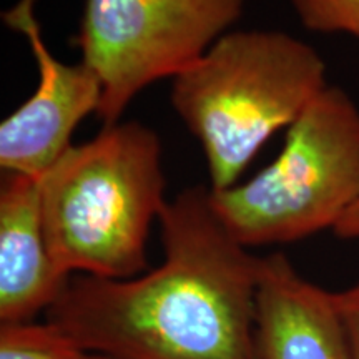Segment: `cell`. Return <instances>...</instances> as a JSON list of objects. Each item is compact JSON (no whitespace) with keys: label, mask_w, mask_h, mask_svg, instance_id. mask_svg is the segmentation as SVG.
<instances>
[{"label":"cell","mask_w":359,"mask_h":359,"mask_svg":"<svg viewBox=\"0 0 359 359\" xmlns=\"http://www.w3.org/2000/svg\"><path fill=\"white\" fill-rule=\"evenodd\" d=\"M215 213L245 248L334 231L359 203V107L327 85L286 130L275 161L245 183L210 190Z\"/></svg>","instance_id":"obj_4"},{"label":"cell","mask_w":359,"mask_h":359,"mask_svg":"<svg viewBox=\"0 0 359 359\" xmlns=\"http://www.w3.org/2000/svg\"><path fill=\"white\" fill-rule=\"evenodd\" d=\"M334 233L344 240H359V203L353 206L334 228Z\"/></svg>","instance_id":"obj_12"},{"label":"cell","mask_w":359,"mask_h":359,"mask_svg":"<svg viewBox=\"0 0 359 359\" xmlns=\"http://www.w3.org/2000/svg\"><path fill=\"white\" fill-rule=\"evenodd\" d=\"M313 45L278 30L226 32L173 79L172 105L203 148L210 190L235 187L276 132L327 87Z\"/></svg>","instance_id":"obj_3"},{"label":"cell","mask_w":359,"mask_h":359,"mask_svg":"<svg viewBox=\"0 0 359 359\" xmlns=\"http://www.w3.org/2000/svg\"><path fill=\"white\" fill-rule=\"evenodd\" d=\"M35 0H20L2 13L6 25L24 32L39 67L34 95L0 125V167L42 178L72 145L75 128L90 114H97L102 85L93 70L64 64L48 50L34 15Z\"/></svg>","instance_id":"obj_6"},{"label":"cell","mask_w":359,"mask_h":359,"mask_svg":"<svg viewBox=\"0 0 359 359\" xmlns=\"http://www.w3.org/2000/svg\"><path fill=\"white\" fill-rule=\"evenodd\" d=\"M255 359H353L334 293L303 278L283 253L262 258Z\"/></svg>","instance_id":"obj_7"},{"label":"cell","mask_w":359,"mask_h":359,"mask_svg":"<svg viewBox=\"0 0 359 359\" xmlns=\"http://www.w3.org/2000/svg\"><path fill=\"white\" fill-rule=\"evenodd\" d=\"M161 143L140 122L105 125L40 178L48 253L67 276L128 280L147 269V238L163 212Z\"/></svg>","instance_id":"obj_2"},{"label":"cell","mask_w":359,"mask_h":359,"mask_svg":"<svg viewBox=\"0 0 359 359\" xmlns=\"http://www.w3.org/2000/svg\"><path fill=\"white\" fill-rule=\"evenodd\" d=\"M308 30L344 34L359 40V0H291Z\"/></svg>","instance_id":"obj_10"},{"label":"cell","mask_w":359,"mask_h":359,"mask_svg":"<svg viewBox=\"0 0 359 359\" xmlns=\"http://www.w3.org/2000/svg\"><path fill=\"white\" fill-rule=\"evenodd\" d=\"M0 359H107L90 353L52 323L0 327Z\"/></svg>","instance_id":"obj_9"},{"label":"cell","mask_w":359,"mask_h":359,"mask_svg":"<svg viewBox=\"0 0 359 359\" xmlns=\"http://www.w3.org/2000/svg\"><path fill=\"white\" fill-rule=\"evenodd\" d=\"M241 12L243 0H87L75 45L102 85L98 118L118 123L142 90L198 62Z\"/></svg>","instance_id":"obj_5"},{"label":"cell","mask_w":359,"mask_h":359,"mask_svg":"<svg viewBox=\"0 0 359 359\" xmlns=\"http://www.w3.org/2000/svg\"><path fill=\"white\" fill-rule=\"evenodd\" d=\"M72 276L55 266L43 231L40 178L2 172L0 323H30L47 313Z\"/></svg>","instance_id":"obj_8"},{"label":"cell","mask_w":359,"mask_h":359,"mask_svg":"<svg viewBox=\"0 0 359 359\" xmlns=\"http://www.w3.org/2000/svg\"><path fill=\"white\" fill-rule=\"evenodd\" d=\"M336 306L343 320L353 359H359V281L334 293Z\"/></svg>","instance_id":"obj_11"},{"label":"cell","mask_w":359,"mask_h":359,"mask_svg":"<svg viewBox=\"0 0 359 359\" xmlns=\"http://www.w3.org/2000/svg\"><path fill=\"white\" fill-rule=\"evenodd\" d=\"M163 262L147 275H74L45 313L75 343L107 359H255L262 258L215 213L210 188L167 201Z\"/></svg>","instance_id":"obj_1"}]
</instances>
